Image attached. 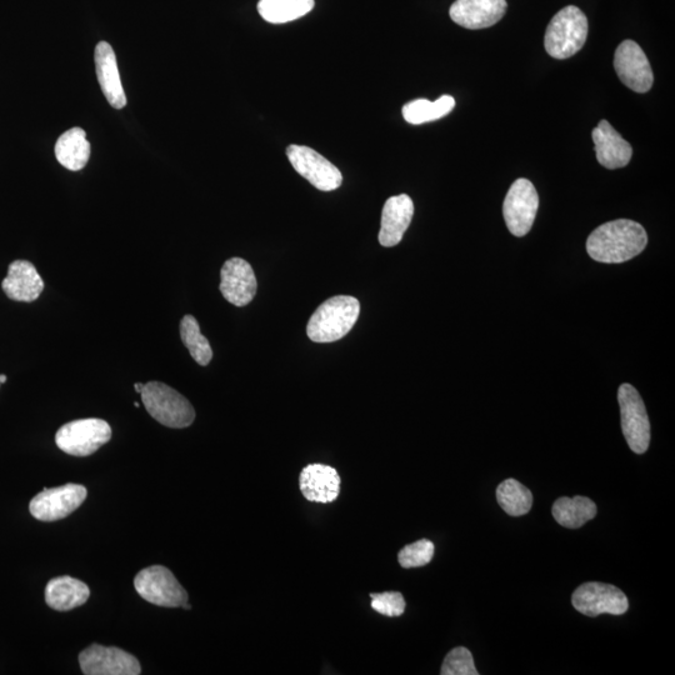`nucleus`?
Segmentation results:
<instances>
[{"label":"nucleus","instance_id":"obj_1","mask_svg":"<svg viewBox=\"0 0 675 675\" xmlns=\"http://www.w3.org/2000/svg\"><path fill=\"white\" fill-rule=\"evenodd\" d=\"M647 244L648 235L642 225L618 219L600 225L589 235L587 252L595 262L618 264L637 257Z\"/></svg>","mask_w":675,"mask_h":675},{"label":"nucleus","instance_id":"obj_2","mask_svg":"<svg viewBox=\"0 0 675 675\" xmlns=\"http://www.w3.org/2000/svg\"><path fill=\"white\" fill-rule=\"evenodd\" d=\"M360 303L350 295L325 300L315 310L307 325V334L315 343L337 342L353 329L359 318Z\"/></svg>","mask_w":675,"mask_h":675},{"label":"nucleus","instance_id":"obj_3","mask_svg":"<svg viewBox=\"0 0 675 675\" xmlns=\"http://www.w3.org/2000/svg\"><path fill=\"white\" fill-rule=\"evenodd\" d=\"M588 38V19L574 5L560 10L545 32V50L555 59H568L584 47Z\"/></svg>","mask_w":675,"mask_h":675},{"label":"nucleus","instance_id":"obj_4","mask_svg":"<svg viewBox=\"0 0 675 675\" xmlns=\"http://www.w3.org/2000/svg\"><path fill=\"white\" fill-rule=\"evenodd\" d=\"M140 397L147 412L165 427L188 428L195 420L193 405L184 395L167 384L160 382L144 384Z\"/></svg>","mask_w":675,"mask_h":675},{"label":"nucleus","instance_id":"obj_5","mask_svg":"<svg viewBox=\"0 0 675 675\" xmlns=\"http://www.w3.org/2000/svg\"><path fill=\"white\" fill-rule=\"evenodd\" d=\"M112 439V428L103 419L73 420L55 434V443L73 457H88Z\"/></svg>","mask_w":675,"mask_h":675},{"label":"nucleus","instance_id":"obj_6","mask_svg":"<svg viewBox=\"0 0 675 675\" xmlns=\"http://www.w3.org/2000/svg\"><path fill=\"white\" fill-rule=\"evenodd\" d=\"M134 587L140 597L158 607L182 608L188 603V593L174 574L162 565L140 570L134 578Z\"/></svg>","mask_w":675,"mask_h":675},{"label":"nucleus","instance_id":"obj_7","mask_svg":"<svg viewBox=\"0 0 675 675\" xmlns=\"http://www.w3.org/2000/svg\"><path fill=\"white\" fill-rule=\"evenodd\" d=\"M622 429L629 448L635 454L647 452L650 443V423L647 409L638 390L630 384L620 385L618 390Z\"/></svg>","mask_w":675,"mask_h":675},{"label":"nucleus","instance_id":"obj_8","mask_svg":"<svg viewBox=\"0 0 675 675\" xmlns=\"http://www.w3.org/2000/svg\"><path fill=\"white\" fill-rule=\"evenodd\" d=\"M539 208L537 189L530 180H515L504 199L503 215L509 232L524 237L533 227Z\"/></svg>","mask_w":675,"mask_h":675},{"label":"nucleus","instance_id":"obj_9","mask_svg":"<svg viewBox=\"0 0 675 675\" xmlns=\"http://www.w3.org/2000/svg\"><path fill=\"white\" fill-rule=\"evenodd\" d=\"M88 490L84 485L65 484L47 489L30 500V514L40 522H57L77 510L87 499Z\"/></svg>","mask_w":675,"mask_h":675},{"label":"nucleus","instance_id":"obj_10","mask_svg":"<svg viewBox=\"0 0 675 675\" xmlns=\"http://www.w3.org/2000/svg\"><path fill=\"white\" fill-rule=\"evenodd\" d=\"M287 155L295 172L322 192H332L342 185L343 175L340 170L314 149L293 144L289 145Z\"/></svg>","mask_w":675,"mask_h":675},{"label":"nucleus","instance_id":"obj_11","mask_svg":"<svg viewBox=\"0 0 675 675\" xmlns=\"http://www.w3.org/2000/svg\"><path fill=\"white\" fill-rule=\"evenodd\" d=\"M572 603L579 613L592 618L600 614L622 615L629 608L627 595L622 590L597 582L580 585L573 594Z\"/></svg>","mask_w":675,"mask_h":675},{"label":"nucleus","instance_id":"obj_12","mask_svg":"<svg viewBox=\"0 0 675 675\" xmlns=\"http://www.w3.org/2000/svg\"><path fill=\"white\" fill-rule=\"evenodd\" d=\"M79 664L85 675H138L139 660L125 650L92 644L79 654Z\"/></svg>","mask_w":675,"mask_h":675},{"label":"nucleus","instance_id":"obj_13","mask_svg":"<svg viewBox=\"0 0 675 675\" xmlns=\"http://www.w3.org/2000/svg\"><path fill=\"white\" fill-rule=\"evenodd\" d=\"M614 68L618 78L633 92L647 93L652 89V67L643 49L633 40H624L615 50Z\"/></svg>","mask_w":675,"mask_h":675},{"label":"nucleus","instance_id":"obj_14","mask_svg":"<svg viewBox=\"0 0 675 675\" xmlns=\"http://www.w3.org/2000/svg\"><path fill=\"white\" fill-rule=\"evenodd\" d=\"M220 292L235 307H245L257 294L258 283L254 270L247 260L232 258L220 270Z\"/></svg>","mask_w":675,"mask_h":675},{"label":"nucleus","instance_id":"obj_15","mask_svg":"<svg viewBox=\"0 0 675 675\" xmlns=\"http://www.w3.org/2000/svg\"><path fill=\"white\" fill-rule=\"evenodd\" d=\"M507 0H457L450 7L454 23L467 29L493 27L507 12Z\"/></svg>","mask_w":675,"mask_h":675},{"label":"nucleus","instance_id":"obj_16","mask_svg":"<svg viewBox=\"0 0 675 675\" xmlns=\"http://www.w3.org/2000/svg\"><path fill=\"white\" fill-rule=\"evenodd\" d=\"M414 215V203L407 194L395 195L384 204L380 223L379 243L385 248L402 242Z\"/></svg>","mask_w":675,"mask_h":675},{"label":"nucleus","instance_id":"obj_17","mask_svg":"<svg viewBox=\"0 0 675 675\" xmlns=\"http://www.w3.org/2000/svg\"><path fill=\"white\" fill-rule=\"evenodd\" d=\"M299 485L308 502L333 503L340 494L339 474L329 465H307L300 473Z\"/></svg>","mask_w":675,"mask_h":675},{"label":"nucleus","instance_id":"obj_18","mask_svg":"<svg viewBox=\"0 0 675 675\" xmlns=\"http://www.w3.org/2000/svg\"><path fill=\"white\" fill-rule=\"evenodd\" d=\"M592 138L600 165L610 170L627 167L633 155L632 145L607 120H600Z\"/></svg>","mask_w":675,"mask_h":675},{"label":"nucleus","instance_id":"obj_19","mask_svg":"<svg viewBox=\"0 0 675 675\" xmlns=\"http://www.w3.org/2000/svg\"><path fill=\"white\" fill-rule=\"evenodd\" d=\"M95 69L98 82L108 103L115 109H123L127 105L122 80L112 45L107 42L98 43L94 52Z\"/></svg>","mask_w":675,"mask_h":675},{"label":"nucleus","instance_id":"obj_20","mask_svg":"<svg viewBox=\"0 0 675 675\" xmlns=\"http://www.w3.org/2000/svg\"><path fill=\"white\" fill-rule=\"evenodd\" d=\"M2 288L9 299L32 303L43 293L44 282L32 263L28 260H15L9 265Z\"/></svg>","mask_w":675,"mask_h":675},{"label":"nucleus","instance_id":"obj_21","mask_svg":"<svg viewBox=\"0 0 675 675\" xmlns=\"http://www.w3.org/2000/svg\"><path fill=\"white\" fill-rule=\"evenodd\" d=\"M89 597L88 585L68 575L49 580L45 587V602L58 612H69V610L82 607Z\"/></svg>","mask_w":675,"mask_h":675},{"label":"nucleus","instance_id":"obj_22","mask_svg":"<svg viewBox=\"0 0 675 675\" xmlns=\"http://www.w3.org/2000/svg\"><path fill=\"white\" fill-rule=\"evenodd\" d=\"M55 157L64 168L78 172L90 158V143L82 128H72L60 135L54 148Z\"/></svg>","mask_w":675,"mask_h":675},{"label":"nucleus","instance_id":"obj_23","mask_svg":"<svg viewBox=\"0 0 675 675\" xmlns=\"http://www.w3.org/2000/svg\"><path fill=\"white\" fill-rule=\"evenodd\" d=\"M597 505L585 497L559 498L553 505V517L564 528L578 529L595 518Z\"/></svg>","mask_w":675,"mask_h":675},{"label":"nucleus","instance_id":"obj_24","mask_svg":"<svg viewBox=\"0 0 675 675\" xmlns=\"http://www.w3.org/2000/svg\"><path fill=\"white\" fill-rule=\"evenodd\" d=\"M314 8V0H260L258 12L265 22L284 24L307 15Z\"/></svg>","mask_w":675,"mask_h":675},{"label":"nucleus","instance_id":"obj_25","mask_svg":"<svg viewBox=\"0 0 675 675\" xmlns=\"http://www.w3.org/2000/svg\"><path fill=\"white\" fill-rule=\"evenodd\" d=\"M455 107V100L450 95H443L435 102L427 99L413 100L403 107V117L409 124L419 125L444 118Z\"/></svg>","mask_w":675,"mask_h":675},{"label":"nucleus","instance_id":"obj_26","mask_svg":"<svg viewBox=\"0 0 675 675\" xmlns=\"http://www.w3.org/2000/svg\"><path fill=\"white\" fill-rule=\"evenodd\" d=\"M497 500L510 517H522L532 509L533 494L518 480L507 479L497 488Z\"/></svg>","mask_w":675,"mask_h":675},{"label":"nucleus","instance_id":"obj_27","mask_svg":"<svg viewBox=\"0 0 675 675\" xmlns=\"http://www.w3.org/2000/svg\"><path fill=\"white\" fill-rule=\"evenodd\" d=\"M180 337L188 348L192 358L202 367L212 362L213 350L208 339L200 332L198 320L193 315H185L180 322Z\"/></svg>","mask_w":675,"mask_h":675},{"label":"nucleus","instance_id":"obj_28","mask_svg":"<svg viewBox=\"0 0 675 675\" xmlns=\"http://www.w3.org/2000/svg\"><path fill=\"white\" fill-rule=\"evenodd\" d=\"M434 544L428 539H420L418 542L407 545L398 554L399 564L405 569L420 568L432 562L434 557Z\"/></svg>","mask_w":675,"mask_h":675},{"label":"nucleus","instance_id":"obj_29","mask_svg":"<svg viewBox=\"0 0 675 675\" xmlns=\"http://www.w3.org/2000/svg\"><path fill=\"white\" fill-rule=\"evenodd\" d=\"M442 675H478L475 668L473 655L467 648L458 647L450 650L444 659Z\"/></svg>","mask_w":675,"mask_h":675},{"label":"nucleus","instance_id":"obj_30","mask_svg":"<svg viewBox=\"0 0 675 675\" xmlns=\"http://www.w3.org/2000/svg\"><path fill=\"white\" fill-rule=\"evenodd\" d=\"M370 598H372V608L375 612L385 617H400L405 612V600L402 593H372Z\"/></svg>","mask_w":675,"mask_h":675},{"label":"nucleus","instance_id":"obj_31","mask_svg":"<svg viewBox=\"0 0 675 675\" xmlns=\"http://www.w3.org/2000/svg\"><path fill=\"white\" fill-rule=\"evenodd\" d=\"M143 387H144V384H142V383L135 384L134 385L135 392H137L139 394L142 393Z\"/></svg>","mask_w":675,"mask_h":675},{"label":"nucleus","instance_id":"obj_32","mask_svg":"<svg viewBox=\"0 0 675 675\" xmlns=\"http://www.w3.org/2000/svg\"><path fill=\"white\" fill-rule=\"evenodd\" d=\"M7 382V375H0V384Z\"/></svg>","mask_w":675,"mask_h":675},{"label":"nucleus","instance_id":"obj_33","mask_svg":"<svg viewBox=\"0 0 675 675\" xmlns=\"http://www.w3.org/2000/svg\"><path fill=\"white\" fill-rule=\"evenodd\" d=\"M182 608L187 609V610L192 609V607H190V604H188V603H185Z\"/></svg>","mask_w":675,"mask_h":675}]
</instances>
